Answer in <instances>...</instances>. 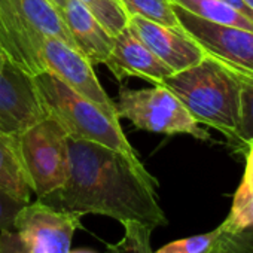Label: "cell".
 Masks as SVG:
<instances>
[{
  "label": "cell",
  "mask_w": 253,
  "mask_h": 253,
  "mask_svg": "<svg viewBox=\"0 0 253 253\" xmlns=\"http://www.w3.org/2000/svg\"><path fill=\"white\" fill-rule=\"evenodd\" d=\"M42 201L79 214H100L124 228L166 226L158 180L140 158L134 160L103 145L69 139L66 185Z\"/></svg>",
  "instance_id": "1"
},
{
  "label": "cell",
  "mask_w": 253,
  "mask_h": 253,
  "mask_svg": "<svg viewBox=\"0 0 253 253\" xmlns=\"http://www.w3.org/2000/svg\"><path fill=\"white\" fill-rule=\"evenodd\" d=\"M198 124L237 142L240 121V81L217 61L206 57L198 64L163 81Z\"/></svg>",
  "instance_id": "2"
},
{
  "label": "cell",
  "mask_w": 253,
  "mask_h": 253,
  "mask_svg": "<svg viewBox=\"0 0 253 253\" xmlns=\"http://www.w3.org/2000/svg\"><path fill=\"white\" fill-rule=\"evenodd\" d=\"M33 82L46 113L57 119L69 139L98 143L130 158H139L122 131L118 112L79 95L49 72L33 76Z\"/></svg>",
  "instance_id": "3"
},
{
  "label": "cell",
  "mask_w": 253,
  "mask_h": 253,
  "mask_svg": "<svg viewBox=\"0 0 253 253\" xmlns=\"http://www.w3.org/2000/svg\"><path fill=\"white\" fill-rule=\"evenodd\" d=\"M0 26L9 63L30 76L45 72L42 45L46 38L75 46L61 12L49 0H0Z\"/></svg>",
  "instance_id": "4"
},
{
  "label": "cell",
  "mask_w": 253,
  "mask_h": 253,
  "mask_svg": "<svg viewBox=\"0 0 253 253\" xmlns=\"http://www.w3.org/2000/svg\"><path fill=\"white\" fill-rule=\"evenodd\" d=\"M81 219L38 198L21 209L12 229L0 231V253H69Z\"/></svg>",
  "instance_id": "5"
},
{
  "label": "cell",
  "mask_w": 253,
  "mask_h": 253,
  "mask_svg": "<svg viewBox=\"0 0 253 253\" xmlns=\"http://www.w3.org/2000/svg\"><path fill=\"white\" fill-rule=\"evenodd\" d=\"M116 110L119 119H128L139 130L167 136L185 134L198 140L210 139L185 104L163 84L143 89L121 86Z\"/></svg>",
  "instance_id": "6"
},
{
  "label": "cell",
  "mask_w": 253,
  "mask_h": 253,
  "mask_svg": "<svg viewBox=\"0 0 253 253\" xmlns=\"http://www.w3.org/2000/svg\"><path fill=\"white\" fill-rule=\"evenodd\" d=\"M21 157L33 194L43 200L69 177V136L51 115L18 134Z\"/></svg>",
  "instance_id": "7"
},
{
  "label": "cell",
  "mask_w": 253,
  "mask_h": 253,
  "mask_svg": "<svg viewBox=\"0 0 253 253\" xmlns=\"http://www.w3.org/2000/svg\"><path fill=\"white\" fill-rule=\"evenodd\" d=\"M182 30L231 73L253 81V32L203 20L173 3Z\"/></svg>",
  "instance_id": "8"
},
{
  "label": "cell",
  "mask_w": 253,
  "mask_h": 253,
  "mask_svg": "<svg viewBox=\"0 0 253 253\" xmlns=\"http://www.w3.org/2000/svg\"><path fill=\"white\" fill-rule=\"evenodd\" d=\"M42 63L45 72L52 73L79 95L118 112L116 104L103 89L92 64L75 46L58 38H46L42 45Z\"/></svg>",
  "instance_id": "9"
},
{
  "label": "cell",
  "mask_w": 253,
  "mask_h": 253,
  "mask_svg": "<svg viewBox=\"0 0 253 253\" xmlns=\"http://www.w3.org/2000/svg\"><path fill=\"white\" fill-rule=\"evenodd\" d=\"M46 116L33 76L8 63L0 70V131L20 134Z\"/></svg>",
  "instance_id": "10"
},
{
  "label": "cell",
  "mask_w": 253,
  "mask_h": 253,
  "mask_svg": "<svg viewBox=\"0 0 253 253\" xmlns=\"http://www.w3.org/2000/svg\"><path fill=\"white\" fill-rule=\"evenodd\" d=\"M126 27L173 73L192 67L206 58L201 46L183 30H176L137 15H130Z\"/></svg>",
  "instance_id": "11"
},
{
  "label": "cell",
  "mask_w": 253,
  "mask_h": 253,
  "mask_svg": "<svg viewBox=\"0 0 253 253\" xmlns=\"http://www.w3.org/2000/svg\"><path fill=\"white\" fill-rule=\"evenodd\" d=\"M104 66L121 82L125 78H142L154 84H163L173 70L164 64L133 32L125 27L113 36V49Z\"/></svg>",
  "instance_id": "12"
},
{
  "label": "cell",
  "mask_w": 253,
  "mask_h": 253,
  "mask_svg": "<svg viewBox=\"0 0 253 253\" xmlns=\"http://www.w3.org/2000/svg\"><path fill=\"white\" fill-rule=\"evenodd\" d=\"M61 17L75 48L91 64H104L113 49V36L79 0H66Z\"/></svg>",
  "instance_id": "13"
},
{
  "label": "cell",
  "mask_w": 253,
  "mask_h": 253,
  "mask_svg": "<svg viewBox=\"0 0 253 253\" xmlns=\"http://www.w3.org/2000/svg\"><path fill=\"white\" fill-rule=\"evenodd\" d=\"M0 188L24 203H30L33 191L21 157L18 134L0 131Z\"/></svg>",
  "instance_id": "14"
},
{
  "label": "cell",
  "mask_w": 253,
  "mask_h": 253,
  "mask_svg": "<svg viewBox=\"0 0 253 253\" xmlns=\"http://www.w3.org/2000/svg\"><path fill=\"white\" fill-rule=\"evenodd\" d=\"M171 3L183 8L185 11L223 26H234L241 27L246 30L253 32V21L228 6L226 3L220 2V0H171Z\"/></svg>",
  "instance_id": "15"
},
{
  "label": "cell",
  "mask_w": 253,
  "mask_h": 253,
  "mask_svg": "<svg viewBox=\"0 0 253 253\" xmlns=\"http://www.w3.org/2000/svg\"><path fill=\"white\" fill-rule=\"evenodd\" d=\"M121 3L128 17L137 15L149 21L182 30L171 0H121Z\"/></svg>",
  "instance_id": "16"
},
{
  "label": "cell",
  "mask_w": 253,
  "mask_h": 253,
  "mask_svg": "<svg viewBox=\"0 0 253 253\" xmlns=\"http://www.w3.org/2000/svg\"><path fill=\"white\" fill-rule=\"evenodd\" d=\"M85 8L100 21V24L116 36L128 26V14L124 9L121 0H79Z\"/></svg>",
  "instance_id": "17"
},
{
  "label": "cell",
  "mask_w": 253,
  "mask_h": 253,
  "mask_svg": "<svg viewBox=\"0 0 253 253\" xmlns=\"http://www.w3.org/2000/svg\"><path fill=\"white\" fill-rule=\"evenodd\" d=\"M250 226H253V194L238 188L232 200L231 211L219 228L222 232L229 234Z\"/></svg>",
  "instance_id": "18"
},
{
  "label": "cell",
  "mask_w": 253,
  "mask_h": 253,
  "mask_svg": "<svg viewBox=\"0 0 253 253\" xmlns=\"http://www.w3.org/2000/svg\"><path fill=\"white\" fill-rule=\"evenodd\" d=\"M240 121L237 142L247 146L253 142V81L240 78Z\"/></svg>",
  "instance_id": "19"
},
{
  "label": "cell",
  "mask_w": 253,
  "mask_h": 253,
  "mask_svg": "<svg viewBox=\"0 0 253 253\" xmlns=\"http://www.w3.org/2000/svg\"><path fill=\"white\" fill-rule=\"evenodd\" d=\"M219 237L220 228H216L214 231L206 234L171 241L152 253H210V250L216 246Z\"/></svg>",
  "instance_id": "20"
},
{
  "label": "cell",
  "mask_w": 253,
  "mask_h": 253,
  "mask_svg": "<svg viewBox=\"0 0 253 253\" xmlns=\"http://www.w3.org/2000/svg\"><path fill=\"white\" fill-rule=\"evenodd\" d=\"M125 229V237L118 249L122 253H152L151 250V235L152 229L145 226H128Z\"/></svg>",
  "instance_id": "21"
},
{
  "label": "cell",
  "mask_w": 253,
  "mask_h": 253,
  "mask_svg": "<svg viewBox=\"0 0 253 253\" xmlns=\"http://www.w3.org/2000/svg\"><path fill=\"white\" fill-rule=\"evenodd\" d=\"M27 203L15 198L9 192L0 188V231H6L14 228L17 214Z\"/></svg>",
  "instance_id": "22"
},
{
  "label": "cell",
  "mask_w": 253,
  "mask_h": 253,
  "mask_svg": "<svg viewBox=\"0 0 253 253\" xmlns=\"http://www.w3.org/2000/svg\"><path fill=\"white\" fill-rule=\"evenodd\" d=\"M220 241L231 253H253V226L229 234L220 231Z\"/></svg>",
  "instance_id": "23"
},
{
  "label": "cell",
  "mask_w": 253,
  "mask_h": 253,
  "mask_svg": "<svg viewBox=\"0 0 253 253\" xmlns=\"http://www.w3.org/2000/svg\"><path fill=\"white\" fill-rule=\"evenodd\" d=\"M238 188L253 194V142L247 145L246 170H244V176H243V180Z\"/></svg>",
  "instance_id": "24"
},
{
  "label": "cell",
  "mask_w": 253,
  "mask_h": 253,
  "mask_svg": "<svg viewBox=\"0 0 253 253\" xmlns=\"http://www.w3.org/2000/svg\"><path fill=\"white\" fill-rule=\"evenodd\" d=\"M220 2L226 3L228 6H231L232 9H235L237 12H240L241 15H244L246 18H249V20L253 21V11L246 6V3L243 2V0H220Z\"/></svg>",
  "instance_id": "25"
},
{
  "label": "cell",
  "mask_w": 253,
  "mask_h": 253,
  "mask_svg": "<svg viewBox=\"0 0 253 253\" xmlns=\"http://www.w3.org/2000/svg\"><path fill=\"white\" fill-rule=\"evenodd\" d=\"M210 253H231V250L220 241V237H219V240H217V243H216V246L210 250Z\"/></svg>",
  "instance_id": "26"
},
{
  "label": "cell",
  "mask_w": 253,
  "mask_h": 253,
  "mask_svg": "<svg viewBox=\"0 0 253 253\" xmlns=\"http://www.w3.org/2000/svg\"><path fill=\"white\" fill-rule=\"evenodd\" d=\"M8 63H9V60H8V57H6L5 51L2 49V46H0V70H2Z\"/></svg>",
  "instance_id": "27"
},
{
  "label": "cell",
  "mask_w": 253,
  "mask_h": 253,
  "mask_svg": "<svg viewBox=\"0 0 253 253\" xmlns=\"http://www.w3.org/2000/svg\"><path fill=\"white\" fill-rule=\"evenodd\" d=\"M49 2L61 12L63 11V8H64V3H66V0H49Z\"/></svg>",
  "instance_id": "28"
},
{
  "label": "cell",
  "mask_w": 253,
  "mask_h": 253,
  "mask_svg": "<svg viewBox=\"0 0 253 253\" xmlns=\"http://www.w3.org/2000/svg\"><path fill=\"white\" fill-rule=\"evenodd\" d=\"M69 253H97L95 250H91V249H70Z\"/></svg>",
  "instance_id": "29"
},
{
  "label": "cell",
  "mask_w": 253,
  "mask_h": 253,
  "mask_svg": "<svg viewBox=\"0 0 253 253\" xmlns=\"http://www.w3.org/2000/svg\"><path fill=\"white\" fill-rule=\"evenodd\" d=\"M243 2L246 3V6H247L249 9H252V11H253V0H243Z\"/></svg>",
  "instance_id": "30"
},
{
  "label": "cell",
  "mask_w": 253,
  "mask_h": 253,
  "mask_svg": "<svg viewBox=\"0 0 253 253\" xmlns=\"http://www.w3.org/2000/svg\"><path fill=\"white\" fill-rule=\"evenodd\" d=\"M2 39H3V33H2V26H0V46H2Z\"/></svg>",
  "instance_id": "31"
}]
</instances>
